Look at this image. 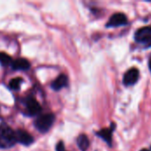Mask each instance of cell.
Instances as JSON below:
<instances>
[{
	"instance_id": "6da1fadb",
	"label": "cell",
	"mask_w": 151,
	"mask_h": 151,
	"mask_svg": "<svg viewBox=\"0 0 151 151\" xmlns=\"http://www.w3.org/2000/svg\"><path fill=\"white\" fill-rule=\"evenodd\" d=\"M17 142L15 132L7 125H0V149H10Z\"/></svg>"
},
{
	"instance_id": "7a4b0ae2",
	"label": "cell",
	"mask_w": 151,
	"mask_h": 151,
	"mask_svg": "<svg viewBox=\"0 0 151 151\" xmlns=\"http://www.w3.org/2000/svg\"><path fill=\"white\" fill-rule=\"evenodd\" d=\"M55 120V116L51 113H46L39 116L35 122V127L41 133H46L52 126Z\"/></svg>"
},
{
	"instance_id": "3957f363",
	"label": "cell",
	"mask_w": 151,
	"mask_h": 151,
	"mask_svg": "<svg viewBox=\"0 0 151 151\" xmlns=\"http://www.w3.org/2000/svg\"><path fill=\"white\" fill-rule=\"evenodd\" d=\"M134 39L138 43L151 46V27H142L137 30L134 35Z\"/></svg>"
},
{
	"instance_id": "277c9868",
	"label": "cell",
	"mask_w": 151,
	"mask_h": 151,
	"mask_svg": "<svg viewBox=\"0 0 151 151\" xmlns=\"http://www.w3.org/2000/svg\"><path fill=\"white\" fill-rule=\"evenodd\" d=\"M25 106H26V111L27 113L29 116H35L38 114L41 111V106L38 104V102L33 98V97H28L25 101Z\"/></svg>"
},
{
	"instance_id": "5b68a950",
	"label": "cell",
	"mask_w": 151,
	"mask_h": 151,
	"mask_svg": "<svg viewBox=\"0 0 151 151\" xmlns=\"http://www.w3.org/2000/svg\"><path fill=\"white\" fill-rule=\"evenodd\" d=\"M15 135H16V141L17 142H19L25 146H28L30 144H32L34 142V138L31 134H29L27 132L24 131V130H17L15 132Z\"/></svg>"
},
{
	"instance_id": "8992f818",
	"label": "cell",
	"mask_w": 151,
	"mask_h": 151,
	"mask_svg": "<svg viewBox=\"0 0 151 151\" xmlns=\"http://www.w3.org/2000/svg\"><path fill=\"white\" fill-rule=\"evenodd\" d=\"M127 23V18L123 13H115L113 14L111 19H109V22L107 24V27H119L126 25Z\"/></svg>"
},
{
	"instance_id": "52a82bcc",
	"label": "cell",
	"mask_w": 151,
	"mask_h": 151,
	"mask_svg": "<svg viewBox=\"0 0 151 151\" xmlns=\"http://www.w3.org/2000/svg\"><path fill=\"white\" fill-rule=\"evenodd\" d=\"M139 78V71L136 68L129 69L124 75V83L127 86L134 85L137 82Z\"/></svg>"
},
{
	"instance_id": "ba28073f",
	"label": "cell",
	"mask_w": 151,
	"mask_h": 151,
	"mask_svg": "<svg viewBox=\"0 0 151 151\" xmlns=\"http://www.w3.org/2000/svg\"><path fill=\"white\" fill-rule=\"evenodd\" d=\"M67 83H68V79L67 77L65 75V74H61L59 75L52 83H51V88L58 91V90H60L61 88H65L67 86Z\"/></svg>"
},
{
	"instance_id": "9c48e42d",
	"label": "cell",
	"mask_w": 151,
	"mask_h": 151,
	"mask_svg": "<svg viewBox=\"0 0 151 151\" xmlns=\"http://www.w3.org/2000/svg\"><path fill=\"white\" fill-rule=\"evenodd\" d=\"M12 67L13 70L26 71L30 68V63L25 58H19L12 62Z\"/></svg>"
},
{
	"instance_id": "30bf717a",
	"label": "cell",
	"mask_w": 151,
	"mask_h": 151,
	"mask_svg": "<svg viewBox=\"0 0 151 151\" xmlns=\"http://www.w3.org/2000/svg\"><path fill=\"white\" fill-rule=\"evenodd\" d=\"M77 144L81 151H86L89 146V141L85 134H81L77 139Z\"/></svg>"
},
{
	"instance_id": "8fae6325",
	"label": "cell",
	"mask_w": 151,
	"mask_h": 151,
	"mask_svg": "<svg viewBox=\"0 0 151 151\" xmlns=\"http://www.w3.org/2000/svg\"><path fill=\"white\" fill-rule=\"evenodd\" d=\"M97 135L103 138L109 144H111V129H103L97 133Z\"/></svg>"
},
{
	"instance_id": "7c38bea8",
	"label": "cell",
	"mask_w": 151,
	"mask_h": 151,
	"mask_svg": "<svg viewBox=\"0 0 151 151\" xmlns=\"http://www.w3.org/2000/svg\"><path fill=\"white\" fill-rule=\"evenodd\" d=\"M0 64L2 65H12V58L9 55L4 53V52H0Z\"/></svg>"
},
{
	"instance_id": "4fadbf2b",
	"label": "cell",
	"mask_w": 151,
	"mask_h": 151,
	"mask_svg": "<svg viewBox=\"0 0 151 151\" xmlns=\"http://www.w3.org/2000/svg\"><path fill=\"white\" fill-rule=\"evenodd\" d=\"M22 82V80L20 78H15L12 79L10 82H9V87L13 89V90H18L20 88V84Z\"/></svg>"
},
{
	"instance_id": "5bb4252c",
	"label": "cell",
	"mask_w": 151,
	"mask_h": 151,
	"mask_svg": "<svg viewBox=\"0 0 151 151\" xmlns=\"http://www.w3.org/2000/svg\"><path fill=\"white\" fill-rule=\"evenodd\" d=\"M56 150L57 151H65V145L62 142H59L56 147Z\"/></svg>"
},
{
	"instance_id": "9a60e30c",
	"label": "cell",
	"mask_w": 151,
	"mask_h": 151,
	"mask_svg": "<svg viewBox=\"0 0 151 151\" xmlns=\"http://www.w3.org/2000/svg\"><path fill=\"white\" fill-rule=\"evenodd\" d=\"M149 65H150V70H151V58H150V63H149Z\"/></svg>"
},
{
	"instance_id": "2e32d148",
	"label": "cell",
	"mask_w": 151,
	"mask_h": 151,
	"mask_svg": "<svg viewBox=\"0 0 151 151\" xmlns=\"http://www.w3.org/2000/svg\"><path fill=\"white\" fill-rule=\"evenodd\" d=\"M141 151H150V150H142Z\"/></svg>"
}]
</instances>
